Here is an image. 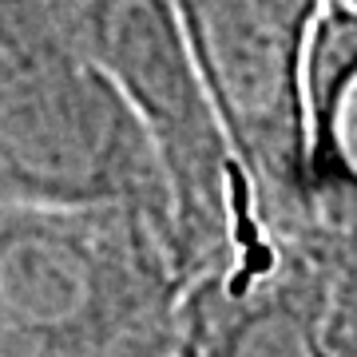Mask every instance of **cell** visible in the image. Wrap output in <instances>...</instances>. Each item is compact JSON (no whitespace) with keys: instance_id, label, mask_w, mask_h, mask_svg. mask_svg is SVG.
<instances>
[{"instance_id":"1","label":"cell","mask_w":357,"mask_h":357,"mask_svg":"<svg viewBox=\"0 0 357 357\" xmlns=\"http://www.w3.org/2000/svg\"><path fill=\"white\" fill-rule=\"evenodd\" d=\"M183 290L163 218L0 199V357H171Z\"/></svg>"},{"instance_id":"2","label":"cell","mask_w":357,"mask_h":357,"mask_svg":"<svg viewBox=\"0 0 357 357\" xmlns=\"http://www.w3.org/2000/svg\"><path fill=\"white\" fill-rule=\"evenodd\" d=\"M72 48L112 84L151 143L183 278L274 250L255 191L218 128L171 0H48Z\"/></svg>"},{"instance_id":"3","label":"cell","mask_w":357,"mask_h":357,"mask_svg":"<svg viewBox=\"0 0 357 357\" xmlns=\"http://www.w3.org/2000/svg\"><path fill=\"white\" fill-rule=\"evenodd\" d=\"M0 199L119 203L171 227L139 119L72 48L48 0H0Z\"/></svg>"},{"instance_id":"4","label":"cell","mask_w":357,"mask_h":357,"mask_svg":"<svg viewBox=\"0 0 357 357\" xmlns=\"http://www.w3.org/2000/svg\"><path fill=\"white\" fill-rule=\"evenodd\" d=\"M218 128L274 243L357 238L321 222L306 175L302 60L321 0H171Z\"/></svg>"},{"instance_id":"5","label":"cell","mask_w":357,"mask_h":357,"mask_svg":"<svg viewBox=\"0 0 357 357\" xmlns=\"http://www.w3.org/2000/svg\"><path fill=\"white\" fill-rule=\"evenodd\" d=\"M357 238L278 243L187 282L178 357H333L357 345Z\"/></svg>"},{"instance_id":"6","label":"cell","mask_w":357,"mask_h":357,"mask_svg":"<svg viewBox=\"0 0 357 357\" xmlns=\"http://www.w3.org/2000/svg\"><path fill=\"white\" fill-rule=\"evenodd\" d=\"M357 4L321 0L302 60V119H306V175L321 222L357 230Z\"/></svg>"},{"instance_id":"7","label":"cell","mask_w":357,"mask_h":357,"mask_svg":"<svg viewBox=\"0 0 357 357\" xmlns=\"http://www.w3.org/2000/svg\"><path fill=\"white\" fill-rule=\"evenodd\" d=\"M333 357H357V345H345V349H337Z\"/></svg>"},{"instance_id":"8","label":"cell","mask_w":357,"mask_h":357,"mask_svg":"<svg viewBox=\"0 0 357 357\" xmlns=\"http://www.w3.org/2000/svg\"><path fill=\"white\" fill-rule=\"evenodd\" d=\"M345 4H357V0H345Z\"/></svg>"}]
</instances>
